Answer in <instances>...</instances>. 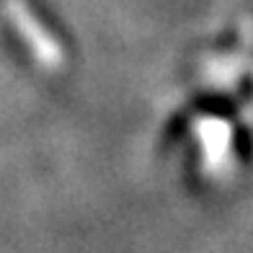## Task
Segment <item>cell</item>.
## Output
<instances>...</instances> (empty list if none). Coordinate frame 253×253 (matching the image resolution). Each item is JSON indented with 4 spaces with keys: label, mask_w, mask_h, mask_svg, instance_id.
<instances>
[{
    "label": "cell",
    "mask_w": 253,
    "mask_h": 253,
    "mask_svg": "<svg viewBox=\"0 0 253 253\" xmlns=\"http://www.w3.org/2000/svg\"><path fill=\"white\" fill-rule=\"evenodd\" d=\"M3 13L8 16L10 26L16 29V34L24 39L29 52L34 54V60H37L44 70H52V73L62 70L65 60H67L62 44L42 24V18L34 13L29 0H3Z\"/></svg>",
    "instance_id": "cell-1"
},
{
    "label": "cell",
    "mask_w": 253,
    "mask_h": 253,
    "mask_svg": "<svg viewBox=\"0 0 253 253\" xmlns=\"http://www.w3.org/2000/svg\"><path fill=\"white\" fill-rule=\"evenodd\" d=\"M240 34H243V39L253 44V21L251 18H243L240 21Z\"/></svg>",
    "instance_id": "cell-2"
}]
</instances>
